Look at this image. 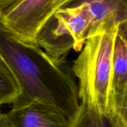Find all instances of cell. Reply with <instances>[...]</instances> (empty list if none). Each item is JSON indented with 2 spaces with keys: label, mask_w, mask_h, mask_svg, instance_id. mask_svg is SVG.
<instances>
[{
  "label": "cell",
  "mask_w": 127,
  "mask_h": 127,
  "mask_svg": "<svg viewBox=\"0 0 127 127\" xmlns=\"http://www.w3.org/2000/svg\"><path fill=\"white\" fill-rule=\"evenodd\" d=\"M0 57L19 89L12 107L37 102L71 121L79 105L78 86L65 60L53 58L36 41L16 34L1 22Z\"/></svg>",
  "instance_id": "obj_1"
},
{
  "label": "cell",
  "mask_w": 127,
  "mask_h": 127,
  "mask_svg": "<svg viewBox=\"0 0 127 127\" xmlns=\"http://www.w3.org/2000/svg\"><path fill=\"white\" fill-rule=\"evenodd\" d=\"M118 27L88 37L72 69L78 79L79 103L109 112L113 53Z\"/></svg>",
  "instance_id": "obj_2"
},
{
  "label": "cell",
  "mask_w": 127,
  "mask_h": 127,
  "mask_svg": "<svg viewBox=\"0 0 127 127\" xmlns=\"http://www.w3.org/2000/svg\"><path fill=\"white\" fill-rule=\"evenodd\" d=\"M90 26L88 5L84 1L55 11L40 29L35 40L50 56L65 60L72 48L81 50Z\"/></svg>",
  "instance_id": "obj_3"
},
{
  "label": "cell",
  "mask_w": 127,
  "mask_h": 127,
  "mask_svg": "<svg viewBox=\"0 0 127 127\" xmlns=\"http://www.w3.org/2000/svg\"><path fill=\"white\" fill-rule=\"evenodd\" d=\"M62 0H20L6 11L0 22L16 34L35 40L43 24L60 8Z\"/></svg>",
  "instance_id": "obj_4"
},
{
  "label": "cell",
  "mask_w": 127,
  "mask_h": 127,
  "mask_svg": "<svg viewBox=\"0 0 127 127\" xmlns=\"http://www.w3.org/2000/svg\"><path fill=\"white\" fill-rule=\"evenodd\" d=\"M109 112L127 120V22L119 25L115 37Z\"/></svg>",
  "instance_id": "obj_5"
},
{
  "label": "cell",
  "mask_w": 127,
  "mask_h": 127,
  "mask_svg": "<svg viewBox=\"0 0 127 127\" xmlns=\"http://www.w3.org/2000/svg\"><path fill=\"white\" fill-rule=\"evenodd\" d=\"M6 114L10 127H70L65 116L37 102L12 107Z\"/></svg>",
  "instance_id": "obj_6"
},
{
  "label": "cell",
  "mask_w": 127,
  "mask_h": 127,
  "mask_svg": "<svg viewBox=\"0 0 127 127\" xmlns=\"http://www.w3.org/2000/svg\"><path fill=\"white\" fill-rule=\"evenodd\" d=\"M91 26L88 38L127 21V0H88Z\"/></svg>",
  "instance_id": "obj_7"
},
{
  "label": "cell",
  "mask_w": 127,
  "mask_h": 127,
  "mask_svg": "<svg viewBox=\"0 0 127 127\" xmlns=\"http://www.w3.org/2000/svg\"><path fill=\"white\" fill-rule=\"evenodd\" d=\"M70 127H127V122L103 113L95 108L79 103Z\"/></svg>",
  "instance_id": "obj_8"
},
{
  "label": "cell",
  "mask_w": 127,
  "mask_h": 127,
  "mask_svg": "<svg viewBox=\"0 0 127 127\" xmlns=\"http://www.w3.org/2000/svg\"><path fill=\"white\" fill-rule=\"evenodd\" d=\"M19 94L17 83L9 68L0 57V105L12 104Z\"/></svg>",
  "instance_id": "obj_9"
},
{
  "label": "cell",
  "mask_w": 127,
  "mask_h": 127,
  "mask_svg": "<svg viewBox=\"0 0 127 127\" xmlns=\"http://www.w3.org/2000/svg\"><path fill=\"white\" fill-rule=\"evenodd\" d=\"M20 0H0V18Z\"/></svg>",
  "instance_id": "obj_10"
},
{
  "label": "cell",
  "mask_w": 127,
  "mask_h": 127,
  "mask_svg": "<svg viewBox=\"0 0 127 127\" xmlns=\"http://www.w3.org/2000/svg\"><path fill=\"white\" fill-rule=\"evenodd\" d=\"M88 1V0H62L60 8L67 7V6H74V5L78 4L80 3V2H84V1Z\"/></svg>",
  "instance_id": "obj_11"
},
{
  "label": "cell",
  "mask_w": 127,
  "mask_h": 127,
  "mask_svg": "<svg viewBox=\"0 0 127 127\" xmlns=\"http://www.w3.org/2000/svg\"><path fill=\"white\" fill-rule=\"evenodd\" d=\"M0 127H10L6 114H3L0 110Z\"/></svg>",
  "instance_id": "obj_12"
}]
</instances>
